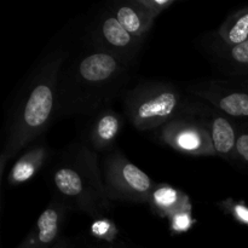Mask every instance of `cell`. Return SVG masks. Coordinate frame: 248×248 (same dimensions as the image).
Returning a JSON list of instances; mask_svg holds the SVG:
<instances>
[{
    "instance_id": "13",
    "label": "cell",
    "mask_w": 248,
    "mask_h": 248,
    "mask_svg": "<svg viewBox=\"0 0 248 248\" xmlns=\"http://www.w3.org/2000/svg\"><path fill=\"white\" fill-rule=\"evenodd\" d=\"M124 125V118L111 107H106L92 116L87 130L86 144L97 154L115 149V143Z\"/></svg>"
},
{
    "instance_id": "22",
    "label": "cell",
    "mask_w": 248,
    "mask_h": 248,
    "mask_svg": "<svg viewBox=\"0 0 248 248\" xmlns=\"http://www.w3.org/2000/svg\"><path fill=\"white\" fill-rule=\"evenodd\" d=\"M52 248H70L69 240H68L67 237H63V239L61 240V241L58 242V244L56 245L55 247H52Z\"/></svg>"
},
{
    "instance_id": "17",
    "label": "cell",
    "mask_w": 248,
    "mask_h": 248,
    "mask_svg": "<svg viewBox=\"0 0 248 248\" xmlns=\"http://www.w3.org/2000/svg\"><path fill=\"white\" fill-rule=\"evenodd\" d=\"M89 232L92 237L104 244H115L119 237V228L110 218L107 216H101L92 219L89 228Z\"/></svg>"
},
{
    "instance_id": "4",
    "label": "cell",
    "mask_w": 248,
    "mask_h": 248,
    "mask_svg": "<svg viewBox=\"0 0 248 248\" xmlns=\"http://www.w3.org/2000/svg\"><path fill=\"white\" fill-rule=\"evenodd\" d=\"M189 94L162 80H143L121 96L124 115L138 131H155L182 114Z\"/></svg>"
},
{
    "instance_id": "1",
    "label": "cell",
    "mask_w": 248,
    "mask_h": 248,
    "mask_svg": "<svg viewBox=\"0 0 248 248\" xmlns=\"http://www.w3.org/2000/svg\"><path fill=\"white\" fill-rule=\"evenodd\" d=\"M68 57L69 51L62 46L47 51L17 90L5 120L4 143L0 153L1 179L7 164L45 136L57 118L58 81Z\"/></svg>"
},
{
    "instance_id": "18",
    "label": "cell",
    "mask_w": 248,
    "mask_h": 248,
    "mask_svg": "<svg viewBox=\"0 0 248 248\" xmlns=\"http://www.w3.org/2000/svg\"><path fill=\"white\" fill-rule=\"evenodd\" d=\"M217 206L224 215L230 216L235 222L248 228V205L245 201L228 198L219 201Z\"/></svg>"
},
{
    "instance_id": "12",
    "label": "cell",
    "mask_w": 248,
    "mask_h": 248,
    "mask_svg": "<svg viewBox=\"0 0 248 248\" xmlns=\"http://www.w3.org/2000/svg\"><path fill=\"white\" fill-rule=\"evenodd\" d=\"M51 154V148L45 136L28 145L17 156L10 169L7 174V186L15 188L31 181L50 161Z\"/></svg>"
},
{
    "instance_id": "2",
    "label": "cell",
    "mask_w": 248,
    "mask_h": 248,
    "mask_svg": "<svg viewBox=\"0 0 248 248\" xmlns=\"http://www.w3.org/2000/svg\"><path fill=\"white\" fill-rule=\"evenodd\" d=\"M132 67L90 43L68 57L58 81L57 118L93 116L121 97Z\"/></svg>"
},
{
    "instance_id": "5",
    "label": "cell",
    "mask_w": 248,
    "mask_h": 248,
    "mask_svg": "<svg viewBox=\"0 0 248 248\" xmlns=\"http://www.w3.org/2000/svg\"><path fill=\"white\" fill-rule=\"evenodd\" d=\"M107 196L111 202L148 203L155 182L119 149L104 154L101 162Z\"/></svg>"
},
{
    "instance_id": "20",
    "label": "cell",
    "mask_w": 248,
    "mask_h": 248,
    "mask_svg": "<svg viewBox=\"0 0 248 248\" xmlns=\"http://www.w3.org/2000/svg\"><path fill=\"white\" fill-rule=\"evenodd\" d=\"M138 2L149 12L153 18L156 19L162 12L176 4L177 0H138Z\"/></svg>"
},
{
    "instance_id": "21",
    "label": "cell",
    "mask_w": 248,
    "mask_h": 248,
    "mask_svg": "<svg viewBox=\"0 0 248 248\" xmlns=\"http://www.w3.org/2000/svg\"><path fill=\"white\" fill-rule=\"evenodd\" d=\"M236 160L248 165V127L239 125L236 142Z\"/></svg>"
},
{
    "instance_id": "3",
    "label": "cell",
    "mask_w": 248,
    "mask_h": 248,
    "mask_svg": "<svg viewBox=\"0 0 248 248\" xmlns=\"http://www.w3.org/2000/svg\"><path fill=\"white\" fill-rule=\"evenodd\" d=\"M53 196L72 211L92 219L107 216L111 201L107 196L98 154L86 142H74L60 154L50 171Z\"/></svg>"
},
{
    "instance_id": "7",
    "label": "cell",
    "mask_w": 248,
    "mask_h": 248,
    "mask_svg": "<svg viewBox=\"0 0 248 248\" xmlns=\"http://www.w3.org/2000/svg\"><path fill=\"white\" fill-rule=\"evenodd\" d=\"M87 41L130 67L136 63L144 44V40L126 31L108 9L99 12L91 22Z\"/></svg>"
},
{
    "instance_id": "9",
    "label": "cell",
    "mask_w": 248,
    "mask_h": 248,
    "mask_svg": "<svg viewBox=\"0 0 248 248\" xmlns=\"http://www.w3.org/2000/svg\"><path fill=\"white\" fill-rule=\"evenodd\" d=\"M156 138L164 145L186 156H216L210 136L202 125L184 113L156 130Z\"/></svg>"
},
{
    "instance_id": "19",
    "label": "cell",
    "mask_w": 248,
    "mask_h": 248,
    "mask_svg": "<svg viewBox=\"0 0 248 248\" xmlns=\"http://www.w3.org/2000/svg\"><path fill=\"white\" fill-rule=\"evenodd\" d=\"M196 224L193 216V210L181 211L169 218V228L172 235H181L190 232Z\"/></svg>"
},
{
    "instance_id": "10",
    "label": "cell",
    "mask_w": 248,
    "mask_h": 248,
    "mask_svg": "<svg viewBox=\"0 0 248 248\" xmlns=\"http://www.w3.org/2000/svg\"><path fill=\"white\" fill-rule=\"evenodd\" d=\"M201 46L213 67L225 77H248V41L228 45L216 31H210L201 38Z\"/></svg>"
},
{
    "instance_id": "15",
    "label": "cell",
    "mask_w": 248,
    "mask_h": 248,
    "mask_svg": "<svg viewBox=\"0 0 248 248\" xmlns=\"http://www.w3.org/2000/svg\"><path fill=\"white\" fill-rule=\"evenodd\" d=\"M148 205L155 216L167 219L177 212L193 210V203L188 194L169 183L155 184L150 193Z\"/></svg>"
},
{
    "instance_id": "14",
    "label": "cell",
    "mask_w": 248,
    "mask_h": 248,
    "mask_svg": "<svg viewBox=\"0 0 248 248\" xmlns=\"http://www.w3.org/2000/svg\"><path fill=\"white\" fill-rule=\"evenodd\" d=\"M107 9L115 16L126 31L142 40H145V36L154 26L155 18L150 16L138 0L113 1Z\"/></svg>"
},
{
    "instance_id": "16",
    "label": "cell",
    "mask_w": 248,
    "mask_h": 248,
    "mask_svg": "<svg viewBox=\"0 0 248 248\" xmlns=\"http://www.w3.org/2000/svg\"><path fill=\"white\" fill-rule=\"evenodd\" d=\"M216 34L228 45L248 41V6L232 12L216 31Z\"/></svg>"
},
{
    "instance_id": "11",
    "label": "cell",
    "mask_w": 248,
    "mask_h": 248,
    "mask_svg": "<svg viewBox=\"0 0 248 248\" xmlns=\"http://www.w3.org/2000/svg\"><path fill=\"white\" fill-rule=\"evenodd\" d=\"M72 212L63 201L53 196L35 224L16 248H52L62 237L68 215Z\"/></svg>"
},
{
    "instance_id": "8",
    "label": "cell",
    "mask_w": 248,
    "mask_h": 248,
    "mask_svg": "<svg viewBox=\"0 0 248 248\" xmlns=\"http://www.w3.org/2000/svg\"><path fill=\"white\" fill-rule=\"evenodd\" d=\"M182 113L191 116L202 125L215 148L216 156L225 161H236V142L239 125L211 104L189 96L188 103Z\"/></svg>"
},
{
    "instance_id": "6",
    "label": "cell",
    "mask_w": 248,
    "mask_h": 248,
    "mask_svg": "<svg viewBox=\"0 0 248 248\" xmlns=\"http://www.w3.org/2000/svg\"><path fill=\"white\" fill-rule=\"evenodd\" d=\"M184 91L201 99L232 118L236 123L248 120V79H206L184 85Z\"/></svg>"
}]
</instances>
